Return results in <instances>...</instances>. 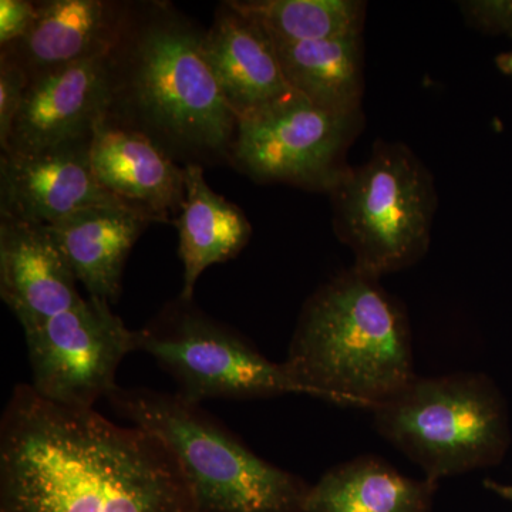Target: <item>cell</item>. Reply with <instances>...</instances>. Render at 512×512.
Listing matches in <instances>:
<instances>
[{
  "mask_svg": "<svg viewBox=\"0 0 512 512\" xmlns=\"http://www.w3.org/2000/svg\"><path fill=\"white\" fill-rule=\"evenodd\" d=\"M0 512H204L156 434L16 384L0 420Z\"/></svg>",
  "mask_w": 512,
  "mask_h": 512,
  "instance_id": "1",
  "label": "cell"
},
{
  "mask_svg": "<svg viewBox=\"0 0 512 512\" xmlns=\"http://www.w3.org/2000/svg\"><path fill=\"white\" fill-rule=\"evenodd\" d=\"M284 363L308 396L369 410L416 377L407 316L379 276L356 268L305 303Z\"/></svg>",
  "mask_w": 512,
  "mask_h": 512,
  "instance_id": "2",
  "label": "cell"
},
{
  "mask_svg": "<svg viewBox=\"0 0 512 512\" xmlns=\"http://www.w3.org/2000/svg\"><path fill=\"white\" fill-rule=\"evenodd\" d=\"M204 32L154 5L114 50V100L134 123L178 150L228 157L238 120L202 53Z\"/></svg>",
  "mask_w": 512,
  "mask_h": 512,
  "instance_id": "3",
  "label": "cell"
},
{
  "mask_svg": "<svg viewBox=\"0 0 512 512\" xmlns=\"http://www.w3.org/2000/svg\"><path fill=\"white\" fill-rule=\"evenodd\" d=\"M106 400L173 450L204 512H305L311 485L256 456L201 404L147 387L117 386Z\"/></svg>",
  "mask_w": 512,
  "mask_h": 512,
  "instance_id": "4",
  "label": "cell"
},
{
  "mask_svg": "<svg viewBox=\"0 0 512 512\" xmlns=\"http://www.w3.org/2000/svg\"><path fill=\"white\" fill-rule=\"evenodd\" d=\"M372 413L379 433L434 483L498 463L508 443L503 403L480 375L416 376Z\"/></svg>",
  "mask_w": 512,
  "mask_h": 512,
  "instance_id": "5",
  "label": "cell"
},
{
  "mask_svg": "<svg viewBox=\"0 0 512 512\" xmlns=\"http://www.w3.org/2000/svg\"><path fill=\"white\" fill-rule=\"evenodd\" d=\"M336 232L355 268L382 276L416 264L430 244L436 195L429 171L403 146H382L333 188Z\"/></svg>",
  "mask_w": 512,
  "mask_h": 512,
  "instance_id": "6",
  "label": "cell"
},
{
  "mask_svg": "<svg viewBox=\"0 0 512 512\" xmlns=\"http://www.w3.org/2000/svg\"><path fill=\"white\" fill-rule=\"evenodd\" d=\"M136 350L153 356L192 403L306 394L285 363L266 359L237 330L181 298L136 330Z\"/></svg>",
  "mask_w": 512,
  "mask_h": 512,
  "instance_id": "7",
  "label": "cell"
},
{
  "mask_svg": "<svg viewBox=\"0 0 512 512\" xmlns=\"http://www.w3.org/2000/svg\"><path fill=\"white\" fill-rule=\"evenodd\" d=\"M25 338L32 389L49 402L77 409H94L107 399L119 386L124 357L136 352V330L127 328L109 302L90 296Z\"/></svg>",
  "mask_w": 512,
  "mask_h": 512,
  "instance_id": "8",
  "label": "cell"
},
{
  "mask_svg": "<svg viewBox=\"0 0 512 512\" xmlns=\"http://www.w3.org/2000/svg\"><path fill=\"white\" fill-rule=\"evenodd\" d=\"M359 120L296 96L239 119L229 158L258 181L332 191L349 170L343 156Z\"/></svg>",
  "mask_w": 512,
  "mask_h": 512,
  "instance_id": "9",
  "label": "cell"
},
{
  "mask_svg": "<svg viewBox=\"0 0 512 512\" xmlns=\"http://www.w3.org/2000/svg\"><path fill=\"white\" fill-rule=\"evenodd\" d=\"M113 53L30 80L9 146L28 154L92 138L114 100Z\"/></svg>",
  "mask_w": 512,
  "mask_h": 512,
  "instance_id": "10",
  "label": "cell"
},
{
  "mask_svg": "<svg viewBox=\"0 0 512 512\" xmlns=\"http://www.w3.org/2000/svg\"><path fill=\"white\" fill-rule=\"evenodd\" d=\"M90 143L92 138L36 153H2L0 217L53 225L87 208L127 207L94 177Z\"/></svg>",
  "mask_w": 512,
  "mask_h": 512,
  "instance_id": "11",
  "label": "cell"
},
{
  "mask_svg": "<svg viewBox=\"0 0 512 512\" xmlns=\"http://www.w3.org/2000/svg\"><path fill=\"white\" fill-rule=\"evenodd\" d=\"M101 187L150 222L177 220L185 201V170L143 131L101 120L90 143Z\"/></svg>",
  "mask_w": 512,
  "mask_h": 512,
  "instance_id": "12",
  "label": "cell"
},
{
  "mask_svg": "<svg viewBox=\"0 0 512 512\" xmlns=\"http://www.w3.org/2000/svg\"><path fill=\"white\" fill-rule=\"evenodd\" d=\"M77 284L47 225L0 218V296L23 332L79 305Z\"/></svg>",
  "mask_w": 512,
  "mask_h": 512,
  "instance_id": "13",
  "label": "cell"
},
{
  "mask_svg": "<svg viewBox=\"0 0 512 512\" xmlns=\"http://www.w3.org/2000/svg\"><path fill=\"white\" fill-rule=\"evenodd\" d=\"M128 16L119 3L103 0L37 2L28 33L0 49V59L16 64L30 80L64 67L110 55L126 32Z\"/></svg>",
  "mask_w": 512,
  "mask_h": 512,
  "instance_id": "14",
  "label": "cell"
},
{
  "mask_svg": "<svg viewBox=\"0 0 512 512\" xmlns=\"http://www.w3.org/2000/svg\"><path fill=\"white\" fill-rule=\"evenodd\" d=\"M202 53L237 120L299 96L286 80L274 42L225 2L204 32Z\"/></svg>",
  "mask_w": 512,
  "mask_h": 512,
  "instance_id": "15",
  "label": "cell"
},
{
  "mask_svg": "<svg viewBox=\"0 0 512 512\" xmlns=\"http://www.w3.org/2000/svg\"><path fill=\"white\" fill-rule=\"evenodd\" d=\"M150 221L123 205L93 207L47 225L87 296L114 303L128 254Z\"/></svg>",
  "mask_w": 512,
  "mask_h": 512,
  "instance_id": "16",
  "label": "cell"
},
{
  "mask_svg": "<svg viewBox=\"0 0 512 512\" xmlns=\"http://www.w3.org/2000/svg\"><path fill=\"white\" fill-rule=\"evenodd\" d=\"M184 170L185 201L174 224L178 229V255L184 266L180 298L192 301L205 269L235 258L247 247L252 228L241 208L207 184L200 164L185 165Z\"/></svg>",
  "mask_w": 512,
  "mask_h": 512,
  "instance_id": "17",
  "label": "cell"
},
{
  "mask_svg": "<svg viewBox=\"0 0 512 512\" xmlns=\"http://www.w3.org/2000/svg\"><path fill=\"white\" fill-rule=\"evenodd\" d=\"M437 484L403 476L382 458L357 457L311 485L305 512H430Z\"/></svg>",
  "mask_w": 512,
  "mask_h": 512,
  "instance_id": "18",
  "label": "cell"
},
{
  "mask_svg": "<svg viewBox=\"0 0 512 512\" xmlns=\"http://www.w3.org/2000/svg\"><path fill=\"white\" fill-rule=\"evenodd\" d=\"M275 47L286 80L299 96L330 113L360 114L362 35Z\"/></svg>",
  "mask_w": 512,
  "mask_h": 512,
  "instance_id": "19",
  "label": "cell"
},
{
  "mask_svg": "<svg viewBox=\"0 0 512 512\" xmlns=\"http://www.w3.org/2000/svg\"><path fill=\"white\" fill-rule=\"evenodd\" d=\"M225 3L256 23L274 45L362 35L365 22V3L353 0H235Z\"/></svg>",
  "mask_w": 512,
  "mask_h": 512,
  "instance_id": "20",
  "label": "cell"
},
{
  "mask_svg": "<svg viewBox=\"0 0 512 512\" xmlns=\"http://www.w3.org/2000/svg\"><path fill=\"white\" fill-rule=\"evenodd\" d=\"M28 87V74L16 64L0 59V146L2 151H6L9 146L13 124L18 117Z\"/></svg>",
  "mask_w": 512,
  "mask_h": 512,
  "instance_id": "21",
  "label": "cell"
},
{
  "mask_svg": "<svg viewBox=\"0 0 512 512\" xmlns=\"http://www.w3.org/2000/svg\"><path fill=\"white\" fill-rule=\"evenodd\" d=\"M37 2L2 0L0 2V46L15 43L28 33L35 22Z\"/></svg>",
  "mask_w": 512,
  "mask_h": 512,
  "instance_id": "22",
  "label": "cell"
},
{
  "mask_svg": "<svg viewBox=\"0 0 512 512\" xmlns=\"http://www.w3.org/2000/svg\"><path fill=\"white\" fill-rule=\"evenodd\" d=\"M463 10L481 28H512V2H464Z\"/></svg>",
  "mask_w": 512,
  "mask_h": 512,
  "instance_id": "23",
  "label": "cell"
},
{
  "mask_svg": "<svg viewBox=\"0 0 512 512\" xmlns=\"http://www.w3.org/2000/svg\"><path fill=\"white\" fill-rule=\"evenodd\" d=\"M488 490L494 491L495 494L501 495L505 500L512 501V485H503L494 483V481H484Z\"/></svg>",
  "mask_w": 512,
  "mask_h": 512,
  "instance_id": "24",
  "label": "cell"
},
{
  "mask_svg": "<svg viewBox=\"0 0 512 512\" xmlns=\"http://www.w3.org/2000/svg\"><path fill=\"white\" fill-rule=\"evenodd\" d=\"M497 66L501 72L512 76V53H504L497 57Z\"/></svg>",
  "mask_w": 512,
  "mask_h": 512,
  "instance_id": "25",
  "label": "cell"
}]
</instances>
